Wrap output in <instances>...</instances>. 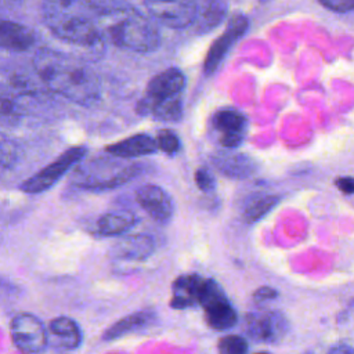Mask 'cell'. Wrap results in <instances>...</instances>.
Segmentation results:
<instances>
[{"mask_svg":"<svg viewBox=\"0 0 354 354\" xmlns=\"http://www.w3.org/2000/svg\"><path fill=\"white\" fill-rule=\"evenodd\" d=\"M33 69L50 91L68 101L91 106L101 98L98 75L77 55L53 48H39L33 55Z\"/></svg>","mask_w":354,"mask_h":354,"instance_id":"cell-1","label":"cell"},{"mask_svg":"<svg viewBox=\"0 0 354 354\" xmlns=\"http://www.w3.org/2000/svg\"><path fill=\"white\" fill-rule=\"evenodd\" d=\"M104 36L119 48L152 53L160 46V33L152 18L127 3L90 1Z\"/></svg>","mask_w":354,"mask_h":354,"instance_id":"cell-2","label":"cell"},{"mask_svg":"<svg viewBox=\"0 0 354 354\" xmlns=\"http://www.w3.org/2000/svg\"><path fill=\"white\" fill-rule=\"evenodd\" d=\"M44 26L61 41L100 53L105 39L95 22L90 1H44L40 8Z\"/></svg>","mask_w":354,"mask_h":354,"instance_id":"cell-3","label":"cell"},{"mask_svg":"<svg viewBox=\"0 0 354 354\" xmlns=\"http://www.w3.org/2000/svg\"><path fill=\"white\" fill-rule=\"evenodd\" d=\"M141 167L137 163L120 162L111 158L93 159L80 166L73 177V184L79 189L90 192L109 191L133 180Z\"/></svg>","mask_w":354,"mask_h":354,"instance_id":"cell-4","label":"cell"},{"mask_svg":"<svg viewBox=\"0 0 354 354\" xmlns=\"http://www.w3.org/2000/svg\"><path fill=\"white\" fill-rule=\"evenodd\" d=\"M87 153V148L83 145L71 147L65 149L57 159L40 169L25 181L19 184V189L25 194H40L50 189L68 170L80 163Z\"/></svg>","mask_w":354,"mask_h":354,"instance_id":"cell-5","label":"cell"},{"mask_svg":"<svg viewBox=\"0 0 354 354\" xmlns=\"http://www.w3.org/2000/svg\"><path fill=\"white\" fill-rule=\"evenodd\" d=\"M199 306L203 307L205 319L212 329L225 330L232 328L236 322L235 308L227 299L220 285L210 278H205Z\"/></svg>","mask_w":354,"mask_h":354,"instance_id":"cell-6","label":"cell"},{"mask_svg":"<svg viewBox=\"0 0 354 354\" xmlns=\"http://www.w3.org/2000/svg\"><path fill=\"white\" fill-rule=\"evenodd\" d=\"M10 330L14 344L24 354H40L47 347V330L43 322L33 314H17L11 319Z\"/></svg>","mask_w":354,"mask_h":354,"instance_id":"cell-7","label":"cell"},{"mask_svg":"<svg viewBox=\"0 0 354 354\" xmlns=\"http://www.w3.org/2000/svg\"><path fill=\"white\" fill-rule=\"evenodd\" d=\"M144 6L152 19L173 29L192 25L198 12V3L192 0H149Z\"/></svg>","mask_w":354,"mask_h":354,"instance_id":"cell-8","label":"cell"},{"mask_svg":"<svg viewBox=\"0 0 354 354\" xmlns=\"http://www.w3.org/2000/svg\"><path fill=\"white\" fill-rule=\"evenodd\" d=\"M249 122L246 116L235 108H221L210 119V129L216 141L224 148L241 145L248 133Z\"/></svg>","mask_w":354,"mask_h":354,"instance_id":"cell-9","label":"cell"},{"mask_svg":"<svg viewBox=\"0 0 354 354\" xmlns=\"http://www.w3.org/2000/svg\"><path fill=\"white\" fill-rule=\"evenodd\" d=\"M248 333L257 342L275 343L283 339L289 329L286 317L277 310H259L249 313L245 319Z\"/></svg>","mask_w":354,"mask_h":354,"instance_id":"cell-10","label":"cell"},{"mask_svg":"<svg viewBox=\"0 0 354 354\" xmlns=\"http://www.w3.org/2000/svg\"><path fill=\"white\" fill-rule=\"evenodd\" d=\"M248 26L249 21L242 14H236L228 21L225 30L213 41L206 54L203 62V71L206 75H212L217 71V68L220 66L221 61L224 59L232 44L245 35Z\"/></svg>","mask_w":354,"mask_h":354,"instance_id":"cell-11","label":"cell"},{"mask_svg":"<svg viewBox=\"0 0 354 354\" xmlns=\"http://www.w3.org/2000/svg\"><path fill=\"white\" fill-rule=\"evenodd\" d=\"M137 203L147 214L158 223H167L174 212V205L170 195L155 184H144L136 189Z\"/></svg>","mask_w":354,"mask_h":354,"instance_id":"cell-12","label":"cell"},{"mask_svg":"<svg viewBox=\"0 0 354 354\" xmlns=\"http://www.w3.org/2000/svg\"><path fill=\"white\" fill-rule=\"evenodd\" d=\"M185 87V76L177 68H167L155 75L147 84V90L140 102H156L167 98L181 97Z\"/></svg>","mask_w":354,"mask_h":354,"instance_id":"cell-13","label":"cell"},{"mask_svg":"<svg viewBox=\"0 0 354 354\" xmlns=\"http://www.w3.org/2000/svg\"><path fill=\"white\" fill-rule=\"evenodd\" d=\"M210 162L214 169L225 177L230 178H248L257 173L259 165L257 162L246 155L231 151H217L210 156Z\"/></svg>","mask_w":354,"mask_h":354,"instance_id":"cell-14","label":"cell"},{"mask_svg":"<svg viewBox=\"0 0 354 354\" xmlns=\"http://www.w3.org/2000/svg\"><path fill=\"white\" fill-rule=\"evenodd\" d=\"M155 250V242L149 235L133 234L119 239L111 249L112 259L122 261H142Z\"/></svg>","mask_w":354,"mask_h":354,"instance_id":"cell-15","label":"cell"},{"mask_svg":"<svg viewBox=\"0 0 354 354\" xmlns=\"http://www.w3.org/2000/svg\"><path fill=\"white\" fill-rule=\"evenodd\" d=\"M155 151H158L155 138L145 133H138V134L130 136L124 140H120L118 142H113V144H109L105 147V152L109 156H113L118 159H130V158L145 156V155L153 153Z\"/></svg>","mask_w":354,"mask_h":354,"instance_id":"cell-16","label":"cell"},{"mask_svg":"<svg viewBox=\"0 0 354 354\" xmlns=\"http://www.w3.org/2000/svg\"><path fill=\"white\" fill-rule=\"evenodd\" d=\"M36 41L35 32L19 22L0 18V48L8 51H26Z\"/></svg>","mask_w":354,"mask_h":354,"instance_id":"cell-17","label":"cell"},{"mask_svg":"<svg viewBox=\"0 0 354 354\" xmlns=\"http://www.w3.org/2000/svg\"><path fill=\"white\" fill-rule=\"evenodd\" d=\"M203 282H205V278L196 274L178 277L173 282L170 306L173 308H187V307L199 304Z\"/></svg>","mask_w":354,"mask_h":354,"instance_id":"cell-18","label":"cell"},{"mask_svg":"<svg viewBox=\"0 0 354 354\" xmlns=\"http://www.w3.org/2000/svg\"><path fill=\"white\" fill-rule=\"evenodd\" d=\"M137 224V216L129 210H113L101 214L94 224L100 236H119Z\"/></svg>","mask_w":354,"mask_h":354,"instance_id":"cell-19","label":"cell"},{"mask_svg":"<svg viewBox=\"0 0 354 354\" xmlns=\"http://www.w3.org/2000/svg\"><path fill=\"white\" fill-rule=\"evenodd\" d=\"M137 109L142 115H151L152 118L163 122H177L183 115L181 97L167 98L156 102H138Z\"/></svg>","mask_w":354,"mask_h":354,"instance_id":"cell-20","label":"cell"},{"mask_svg":"<svg viewBox=\"0 0 354 354\" xmlns=\"http://www.w3.org/2000/svg\"><path fill=\"white\" fill-rule=\"evenodd\" d=\"M228 6L224 1L198 3V12L195 18V29L198 33H205L214 29L227 15Z\"/></svg>","mask_w":354,"mask_h":354,"instance_id":"cell-21","label":"cell"},{"mask_svg":"<svg viewBox=\"0 0 354 354\" xmlns=\"http://www.w3.org/2000/svg\"><path fill=\"white\" fill-rule=\"evenodd\" d=\"M50 333L57 336V344L65 348H76L82 343V332L77 322L69 317H57L48 325Z\"/></svg>","mask_w":354,"mask_h":354,"instance_id":"cell-22","label":"cell"},{"mask_svg":"<svg viewBox=\"0 0 354 354\" xmlns=\"http://www.w3.org/2000/svg\"><path fill=\"white\" fill-rule=\"evenodd\" d=\"M279 198L271 194H256L248 198L242 209V217L246 223H254L263 218L275 207Z\"/></svg>","mask_w":354,"mask_h":354,"instance_id":"cell-23","label":"cell"},{"mask_svg":"<svg viewBox=\"0 0 354 354\" xmlns=\"http://www.w3.org/2000/svg\"><path fill=\"white\" fill-rule=\"evenodd\" d=\"M153 318V314L151 311H137L133 314L126 315L124 318L115 322L112 326L108 328V330L104 333V339H116L126 333H130L133 330H137L145 325H148Z\"/></svg>","mask_w":354,"mask_h":354,"instance_id":"cell-24","label":"cell"},{"mask_svg":"<svg viewBox=\"0 0 354 354\" xmlns=\"http://www.w3.org/2000/svg\"><path fill=\"white\" fill-rule=\"evenodd\" d=\"M19 151L14 141L0 133V173L12 169L18 162Z\"/></svg>","mask_w":354,"mask_h":354,"instance_id":"cell-25","label":"cell"},{"mask_svg":"<svg viewBox=\"0 0 354 354\" xmlns=\"http://www.w3.org/2000/svg\"><path fill=\"white\" fill-rule=\"evenodd\" d=\"M218 354H246L248 342L238 335H227L217 344Z\"/></svg>","mask_w":354,"mask_h":354,"instance_id":"cell-26","label":"cell"},{"mask_svg":"<svg viewBox=\"0 0 354 354\" xmlns=\"http://www.w3.org/2000/svg\"><path fill=\"white\" fill-rule=\"evenodd\" d=\"M21 112V106L15 97L7 90L0 87V120H11Z\"/></svg>","mask_w":354,"mask_h":354,"instance_id":"cell-27","label":"cell"},{"mask_svg":"<svg viewBox=\"0 0 354 354\" xmlns=\"http://www.w3.org/2000/svg\"><path fill=\"white\" fill-rule=\"evenodd\" d=\"M155 141H156L158 149H160V151H163V152H166V153H170V155L178 152V149H180V147H181V142H180L178 136H177L174 131L167 130V129L160 130V131L158 133Z\"/></svg>","mask_w":354,"mask_h":354,"instance_id":"cell-28","label":"cell"},{"mask_svg":"<svg viewBox=\"0 0 354 354\" xmlns=\"http://www.w3.org/2000/svg\"><path fill=\"white\" fill-rule=\"evenodd\" d=\"M195 181H196V185L205 192L212 191L216 185V180L213 174L206 167H199L195 171Z\"/></svg>","mask_w":354,"mask_h":354,"instance_id":"cell-29","label":"cell"},{"mask_svg":"<svg viewBox=\"0 0 354 354\" xmlns=\"http://www.w3.org/2000/svg\"><path fill=\"white\" fill-rule=\"evenodd\" d=\"M318 3L336 12H347L354 10V0H318Z\"/></svg>","mask_w":354,"mask_h":354,"instance_id":"cell-30","label":"cell"},{"mask_svg":"<svg viewBox=\"0 0 354 354\" xmlns=\"http://www.w3.org/2000/svg\"><path fill=\"white\" fill-rule=\"evenodd\" d=\"M278 296V292L270 286H261L253 293V300L256 303H263L267 300H272Z\"/></svg>","mask_w":354,"mask_h":354,"instance_id":"cell-31","label":"cell"},{"mask_svg":"<svg viewBox=\"0 0 354 354\" xmlns=\"http://www.w3.org/2000/svg\"><path fill=\"white\" fill-rule=\"evenodd\" d=\"M335 184L342 192L354 194V177H339Z\"/></svg>","mask_w":354,"mask_h":354,"instance_id":"cell-32","label":"cell"},{"mask_svg":"<svg viewBox=\"0 0 354 354\" xmlns=\"http://www.w3.org/2000/svg\"><path fill=\"white\" fill-rule=\"evenodd\" d=\"M328 354H354V348L347 344H336L328 351Z\"/></svg>","mask_w":354,"mask_h":354,"instance_id":"cell-33","label":"cell"},{"mask_svg":"<svg viewBox=\"0 0 354 354\" xmlns=\"http://www.w3.org/2000/svg\"><path fill=\"white\" fill-rule=\"evenodd\" d=\"M256 354H270V353H267V351H260V353H256Z\"/></svg>","mask_w":354,"mask_h":354,"instance_id":"cell-34","label":"cell"}]
</instances>
